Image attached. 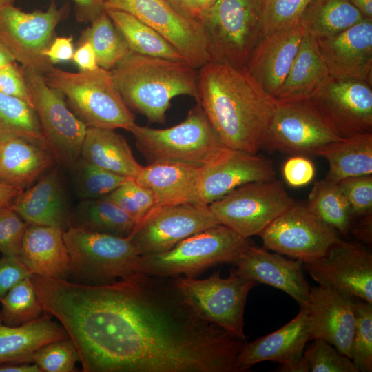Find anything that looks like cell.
<instances>
[{"instance_id":"4dcf8cb0","label":"cell","mask_w":372,"mask_h":372,"mask_svg":"<svg viewBox=\"0 0 372 372\" xmlns=\"http://www.w3.org/2000/svg\"><path fill=\"white\" fill-rule=\"evenodd\" d=\"M316 155L329 163L325 179L338 183L350 177L372 174V132L354 135L328 143Z\"/></svg>"},{"instance_id":"6da1fadb","label":"cell","mask_w":372,"mask_h":372,"mask_svg":"<svg viewBox=\"0 0 372 372\" xmlns=\"http://www.w3.org/2000/svg\"><path fill=\"white\" fill-rule=\"evenodd\" d=\"M196 100L225 147L251 154L264 147L276 100L245 67L204 64L198 69Z\"/></svg>"},{"instance_id":"603a6c76","label":"cell","mask_w":372,"mask_h":372,"mask_svg":"<svg viewBox=\"0 0 372 372\" xmlns=\"http://www.w3.org/2000/svg\"><path fill=\"white\" fill-rule=\"evenodd\" d=\"M309 341L308 314L304 306L281 328L251 342H245L237 357V366L242 372L256 364L273 361L281 364L280 371L290 372L302 356Z\"/></svg>"},{"instance_id":"cb8c5ba5","label":"cell","mask_w":372,"mask_h":372,"mask_svg":"<svg viewBox=\"0 0 372 372\" xmlns=\"http://www.w3.org/2000/svg\"><path fill=\"white\" fill-rule=\"evenodd\" d=\"M11 207L28 224L63 230L69 227L71 211L56 167L41 176L33 186L23 189Z\"/></svg>"},{"instance_id":"1f68e13d","label":"cell","mask_w":372,"mask_h":372,"mask_svg":"<svg viewBox=\"0 0 372 372\" xmlns=\"http://www.w3.org/2000/svg\"><path fill=\"white\" fill-rule=\"evenodd\" d=\"M136 225L131 216L105 198L83 200L71 211L69 222V227L120 237L128 236Z\"/></svg>"},{"instance_id":"f907efd6","label":"cell","mask_w":372,"mask_h":372,"mask_svg":"<svg viewBox=\"0 0 372 372\" xmlns=\"http://www.w3.org/2000/svg\"><path fill=\"white\" fill-rule=\"evenodd\" d=\"M74 50L72 36L55 37L43 54L51 64H56L72 61Z\"/></svg>"},{"instance_id":"7bdbcfd3","label":"cell","mask_w":372,"mask_h":372,"mask_svg":"<svg viewBox=\"0 0 372 372\" xmlns=\"http://www.w3.org/2000/svg\"><path fill=\"white\" fill-rule=\"evenodd\" d=\"M103 198L116 204L136 224L156 206L152 192L134 178L129 179Z\"/></svg>"},{"instance_id":"60d3db41","label":"cell","mask_w":372,"mask_h":372,"mask_svg":"<svg viewBox=\"0 0 372 372\" xmlns=\"http://www.w3.org/2000/svg\"><path fill=\"white\" fill-rule=\"evenodd\" d=\"M311 0H262L260 39L298 22Z\"/></svg>"},{"instance_id":"f546056e","label":"cell","mask_w":372,"mask_h":372,"mask_svg":"<svg viewBox=\"0 0 372 372\" xmlns=\"http://www.w3.org/2000/svg\"><path fill=\"white\" fill-rule=\"evenodd\" d=\"M81 157L107 171L134 179L143 167L125 138L111 129L87 127Z\"/></svg>"},{"instance_id":"c3c4849f","label":"cell","mask_w":372,"mask_h":372,"mask_svg":"<svg viewBox=\"0 0 372 372\" xmlns=\"http://www.w3.org/2000/svg\"><path fill=\"white\" fill-rule=\"evenodd\" d=\"M315 173L313 163L302 155L289 158L282 167L284 179L293 187L307 185L313 179Z\"/></svg>"},{"instance_id":"8992f818","label":"cell","mask_w":372,"mask_h":372,"mask_svg":"<svg viewBox=\"0 0 372 372\" xmlns=\"http://www.w3.org/2000/svg\"><path fill=\"white\" fill-rule=\"evenodd\" d=\"M262 0H216L201 12L209 61L245 67L260 39Z\"/></svg>"},{"instance_id":"277c9868","label":"cell","mask_w":372,"mask_h":372,"mask_svg":"<svg viewBox=\"0 0 372 372\" xmlns=\"http://www.w3.org/2000/svg\"><path fill=\"white\" fill-rule=\"evenodd\" d=\"M127 131L148 164L174 161L203 167L227 147L198 103L176 125L157 129L135 123Z\"/></svg>"},{"instance_id":"4fadbf2b","label":"cell","mask_w":372,"mask_h":372,"mask_svg":"<svg viewBox=\"0 0 372 372\" xmlns=\"http://www.w3.org/2000/svg\"><path fill=\"white\" fill-rule=\"evenodd\" d=\"M218 225L208 205L191 203L155 206L128 237L139 255L158 254Z\"/></svg>"},{"instance_id":"f5cc1de1","label":"cell","mask_w":372,"mask_h":372,"mask_svg":"<svg viewBox=\"0 0 372 372\" xmlns=\"http://www.w3.org/2000/svg\"><path fill=\"white\" fill-rule=\"evenodd\" d=\"M78 44V48L74 50L72 61L79 68V71H92L97 69L99 66L92 45L87 41Z\"/></svg>"},{"instance_id":"ba28073f","label":"cell","mask_w":372,"mask_h":372,"mask_svg":"<svg viewBox=\"0 0 372 372\" xmlns=\"http://www.w3.org/2000/svg\"><path fill=\"white\" fill-rule=\"evenodd\" d=\"M176 277L173 287L197 318L245 340L244 311L254 281L234 270L225 278L218 274L202 280Z\"/></svg>"},{"instance_id":"9c48e42d","label":"cell","mask_w":372,"mask_h":372,"mask_svg":"<svg viewBox=\"0 0 372 372\" xmlns=\"http://www.w3.org/2000/svg\"><path fill=\"white\" fill-rule=\"evenodd\" d=\"M68 7L52 1L45 10L24 12L14 4L0 7V42L16 62L43 74L52 68L44 56L55 37V30L66 17Z\"/></svg>"},{"instance_id":"836d02e7","label":"cell","mask_w":372,"mask_h":372,"mask_svg":"<svg viewBox=\"0 0 372 372\" xmlns=\"http://www.w3.org/2000/svg\"><path fill=\"white\" fill-rule=\"evenodd\" d=\"M132 52L184 61L178 52L160 34L125 12L105 10Z\"/></svg>"},{"instance_id":"484cf974","label":"cell","mask_w":372,"mask_h":372,"mask_svg":"<svg viewBox=\"0 0 372 372\" xmlns=\"http://www.w3.org/2000/svg\"><path fill=\"white\" fill-rule=\"evenodd\" d=\"M58 227L28 224L23 235L19 258L32 274L65 279L70 256Z\"/></svg>"},{"instance_id":"94428289","label":"cell","mask_w":372,"mask_h":372,"mask_svg":"<svg viewBox=\"0 0 372 372\" xmlns=\"http://www.w3.org/2000/svg\"><path fill=\"white\" fill-rule=\"evenodd\" d=\"M14 1L15 0H0V7L6 5L13 4Z\"/></svg>"},{"instance_id":"52a82bcc","label":"cell","mask_w":372,"mask_h":372,"mask_svg":"<svg viewBox=\"0 0 372 372\" xmlns=\"http://www.w3.org/2000/svg\"><path fill=\"white\" fill-rule=\"evenodd\" d=\"M63 238L70 256L68 276L81 280L79 283L107 284L139 274L141 255L128 236L69 227Z\"/></svg>"},{"instance_id":"d590c367","label":"cell","mask_w":372,"mask_h":372,"mask_svg":"<svg viewBox=\"0 0 372 372\" xmlns=\"http://www.w3.org/2000/svg\"><path fill=\"white\" fill-rule=\"evenodd\" d=\"M90 23L91 25L82 32L79 43L89 42L98 65L111 70L132 51L105 10Z\"/></svg>"},{"instance_id":"11a10c76","label":"cell","mask_w":372,"mask_h":372,"mask_svg":"<svg viewBox=\"0 0 372 372\" xmlns=\"http://www.w3.org/2000/svg\"><path fill=\"white\" fill-rule=\"evenodd\" d=\"M0 372H42L34 362H10L0 364Z\"/></svg>"},{"instance_id":"b9f144b4","label":"cell","mask_w":372,"mask_h":372,"mask_svg":"<svg viewBox=\"0 0 372 372\" xmlns=\"http://www.w3.org/2000/svg\"><path fill=\"white\" fill-rule=\"evenodd\" d=\"M79 361L78 349L70 337L43 345L32 356V362L45 372H73Z\"/></svg>"},{"instance_id":"83f0119b","label":"cell","mask_w":372,"mask_h":372,"mask_svg":"<svg viewBox=\"0 0 372 372\" xmlns=\"http://www.w3.org/2000/svg\"><path fill=\"white\" fill-rule=\"evenodd\" d=\"M68 337L63 327L52 321L46 312L19 326L6 325L0 317V364L32 362L33 354L39 347Z\"/></svg>"},{"instance_id":"ab89813d","label":"cell","mask_w":372,"mask_h":372,"mask_svg":"<svg viewBox=\"0 0 372 372\" xmlns=\"http://www.w3.org/2000/svg\"><path fill=\"white\" fill-rule=\"evenodd\" d=\"M355 327L351 360L358 372L372 371V303L361 299L355 303Z\"/></svg>"},{"instance_id":"4316f807","label":"cell","mask_w":372,"mask_h":372,"mask_svg":"<svg viewBox=\"0 0 372 372\" xmlns=\"http://www.w3.org/2000/svg\"><path fill=\"white\" fill-rule=\"evenodd\" d=\"M55 162L52 152L39 145L18 138L1 141L0 183L25 189Z\"/></svg>"},{"instance_id":"f1b7e54d","label":"cell","mask_w":372,"mask_h":372,"mask_svg":"<svg viewBox=\"0 0 372 372\" xmlns=\"http://www.w3.org/2000/svg\"><path fill=\"white\" fill-rule=\"evenodd\" d=\"M330 79L316 39L304 33L276 100L283 102L307 101Z\"/></svg>"},{"instance_id":"5b68a950","label":"cell","mask_w":372,"mask_h":372,"mask_svg":"<svg viewBox=\"0 0 372 372\" xmlns=\"http://www.w3.org/2000/svg\"><path fill=\"white\" fill-rule=\"evenodd\" d=\"M250 244L249 238L220 224L183 240L168 251L141 256L137 270L149 277L183 274L195 278L212 266L234 264Z\"/></svg>"},{"instance_id":"f35d334b","label":"cell","mask_w":372,"mask_h":372,"mask_svg":"<svg viewBox=\"0 0 372 372\" xmlns=\"http://www.w3.org/2000/svg\"><path fill=\"white\" fill-rule=\"evenodd\" d=\"M74 189L83 200L103 198L130 179L80 157L71 167Z\"/></svg>"},{"instance_id":"3957f363","label":"cell","mask_w":372,"mask_h":372,"mask_svg":"<svg viewBox=\"0 0 372 372\" xmlns=\"http://www.w3.org/2000/svg\"><path fill=\"white\" fill-rule=\"evenodd\" d=\"M48 85L60 92L74 114L87 126L127 130L135 116L124 102L110 70L71 72L53 67L44 74Z\"/></svg>"},{"instance_id":"91938a15","label":"cell","mask_w":372,"mask_h":372,"mask_svg":"<svg viewBox=\"0 0 372 372\" xmlns=\"http://www.w3.org/2000/svg\"><path fill=\"white\" fill-rule=\"evenodd\" d=\"M216 0H193L198 18L199 14L211 6Z\"/></svg>"},{"instance_id":"2e32d148","label":"cell","mask_w":372,"mask_h":372,"mask_svg":"<svg viewBox=\"0 0 372 372\" xmlns=\"http://www.w3.org/2000/svg\"><path fill=\"white\" fill-rule=\"evenodd\" d=\"M340 138L307 101L276 100L264 147L294 155H312Z\"/></svg>"},{"instance_id":"6125c7cd","label":"cell","mask_w":372,"mask_h":372,"mask_svg":"<svg viewBox=\"0 0 372 372\" xmlns=\"http://www.w3.org/2000/svg\"><path fill=\"white\" fill-rule=\"evenodd\" d=\"M1 140L0 139V147H1Z\"/></svg>"},{"instance_id":"e0dca14e","label":"cell","mask_w":372,"mask_h":372,"mask_svg":"<svg viewBox=\"0 0 372 372\" xmlns=\"http://www.w3.org/2000/svg\"><path fill=\"white\" fill-rule=\"evenodd\" d=\"M303 266L320 286L372 303V254L362 247L340 240Z\"/></svg>"},{"instance_id":"9a60e30c","label":"cell","mask_w":372,"mask_h":372,"mask_svg":"<svg viewBox=\"0 0 372 372\" xmlns=\"http://www.w3.org/2000/svg\"><path fill=\"white\" fill-rule=\"evenodd\" d=\"M372 84L331 78L307 101L340 137L372 132Z\"/></svg>"},{"instance_id":"d6986e66","label":"cell","mask_w":372,"mask_h":372,"mask_svg":"<svg viewBox=\"0 0 372 372\" xmlns=\"http://www.w3.org/2000/svg\"><path fill=\"white\" fill-rule=\"evenodd\" d=\"M355 298L330 287H311L306 307L310 340L322 339L351 359Z\"/></svg>"},{"instance_id":"7a4b0ae2","label":"cell","mask_w":372,"mask_h":372,"mask_svg":"<svg viewBox=\"0 0 372 372\" xmlns=\"http://www.w3.org/2000/svg\"><path fill=\"white\" fill-rule=\"evenodd\" d=\"M110 72L127 107L150 123H165L174 97L197 96L198 69L185 61L132 52Z\"/></svg>"},{"instance_id":"ee69618b","label":"cell","mask_w":372,"mask_h":372,"mask_svg":"<svg viewBox=\"0 0 372 372\" xmlns=\"http://www.w3.org/2000/svg\"><path fill=\"white\" fill-rule=\"evenodd\" d=\"M304 349L311 372H358L352 360L339 352L332 344L322 339Z\"/></svg>"},{"instance_id":"8fae6325","label":"cell","mask_w":372,"mask_h":372,"mask_svg":"<svg viewBox=\"0 0 372 372\" xmlns=\"http://www.w3.org/2000/svg\"><path fill=\"white\" fill-rule=\"evenodd\" d=\"M23 72L48 148L56 162L71 169L81 157L87 126L69 108L64 96L48 85L43 74L25 68Z\"/></svg>"},{"instance_id":"7dc6e473","label":"cell","mask_w":372,"mask_h":372,"mask_svg":"<svg viewBox=\"0 0 372 372\" xmlns=\"http://www.w3.org/2000/svg\"><path fill=\"white\" fill-rule=\"evenodd\" d=\"M0 92L22 99L32 107L23 68L16 61L0 68Z\"/></svg>"},{"instance_id":"816d5d0a","label":"cell","mask_w":372,"mask_h":372,"mask_svg":"<svg viewBox=\"0 0 372 372\" xmlns=\"http://www.w3.org/2000/svg\"><path fill=\"white\" fill-rule=\"evenodd\" d=\"M76 19L79 22L90 23L105 11V0H72Z\"/></svg>"},{"instance_id":"ac0fdd59","label":"cell","mask_w":372,"mask_h":372,"mask_svg":"<svg viewBox=\"0 0 372 372\" xmlns=\"http://www.w3.org/2000/svg\"><path fill=\"white\" fill-rule=\"evenodd\" d=\"M273 179L276 171L270 160L226 147L202 167L196 203L209 205L243 185Z\"/></svg>"},{"instance_id":"e575fe53","label":"cell","mask_w":372,"mask_h":372,"mask_svg":"<svg viewBox=\"0 0 372 372\" xmlns=\"http://www.w3.org/2000/svg\"><path fill=\"white\" fill-rule=\"evenodd\" d=\"M12 138H22L48 148L33 107L22 99L0 92V139Z\"/></svg>"},{"instance_id":"ffe728a7","label":"cell","mask_w":372,"mask_h":372,"mask_svg":"<svg viewBox=\"0 0 372 372\" xmlns=\"http://www.w3.org/2000/svg\"><path fill=\"white\" fill-rule=\"evenodd\" d=\"M316 40L331 78L372 84V19L364 18L343 32Z\"/></svg>"},{"instance_id":"74e56055","label":"cell","mask_w":372,"mask_h":372,"mask_svg":"<svg viewBox=\"0 0 372 372\" xmlns=\"http://www.w3.org/2000/svg\"><path fill=\"white\" fill-rule=\"evenodd\" d=\"M31 276L21 280L0 299L2 305L0 317L5 324L22 325L39 318L45 313Z\"/></svg>"},{"instance_id":"680465c9","label":"cell","mask_w":372,"mask_h":372,"mask_svg":"<svg viewBox=\"0 0 372 372\" xmlns=\"http://www.w3.org/2000/svg\"><path fill=\"white\" fill-rule=\"evenodd\" d=\"M15 60L8 50L0 42V68L14 62Z\"/></svg>"},{"instance_id":"d4e9b609","label":"cell","mask_w":372,"mask_h":372,"mask_svg":"<svg viewBox=\"0 0 372 372\" xmlns=\"http://www.w3.org/2000/svg\"><path fill=\"white\" fill-rule=\"evenodd\" d=\"M202 167L180 162H155L143 166L134 180L152 192L156 206L196 203Z\"/></svg>"},{"instance_id":"5bb4252c","label":"cell","mask_w":372,"mask_h":372,"mask_svg":"<svg viewBox=\"0 0 372 372\" xmlns=\"http://www.w3.org/2000/svg\"><path fill=\"white\" fill-rule=\"evenodd\" d=\"M258 236L267 249L303 262L323 256L341 240L338 231L307 205L296 204L277 217Z\"/></svg>"},{"instance_id":"30bf717a","label":"cell","mask_w":372,"mask_h":372,"mask_svg":"<svg viewBox=\"0 0 372 372\" xmlns=\"http://www.w3.org/2000/svg\"><path fill=\"white\" fill-rule=\"evenodd\" d=\"M293 204L283 183L273 179L243 185L208 207L220 224L249 238Z\"/></svg>"},{"instance_id":"db71d44e","label":"cell","mask_w":372,"mask_h":372,"mask_svg":"<svg viewBox=\"0 0 372 372\" xmlns=\"http://www.w3.org/2000/svg\"><path fill=\"white\" fill-rule=\"evenodd\" d=\"M183 15L198 20L193 0H165Z\"/></svg>"},{"instance_id":"44dd1931","label":"cell","mask_w":372,"mask_h":372,"mask_svg":"<svg viewBox=\"0 0 372 372\" xmlns=\"http://www.w3.org/2000/svg\"><path fill=\"white\" fill-rule=\"evenodd\" d=\"M234 265L238 275L283 291L300 307L308 304L311 287L304 274L302 261L287 259L251 243Z\"/></svg>"},{"instance_id":"9f6ffc18","label":"cell","mask_w":372,"mask_h":372,"mask_svg":"<svg viewBox=\"0 0 372 372\" xmlns=\"http://www.w3.org/2000/svg\"><path fill=\"white\" fill-rule=\"evenodd\" d=\"M23 189L0 183V205L10 206Z\"/></svg>"},{"instance_id":"6f0895ef","label":"cell","mask_w":372,"mask_h":372,"mask_svg":"<svg viewBox=\"0 0 372 372\" xmlns=\"http://www.w3.org/2000/svg\"><path fill=\"white\" fill-rule=\"evenodd\" d=\"M363 15L372 19V0H348Z\"/></svg>"},{"instance_id":"7402d4cb","label":"cell","mask_w":372,"mask_h":372,"mask_svg":"<svg viewBox=\"0 0 372 372\" xmlns=\"http://www.w3.org/2000/svg\"><path fill=\"white\" fill-rule=\"evenodd\" d=\"M304 35L300 22L271 33L260 39L245 65L249 74L275 99Z\"/></svg>"},{"instance_id":"7c38bea8","label":"cell","mask_w":372,"mask_h":372,"mask_svg":"<svg viewBox=\"0 0 372 372\" xmlns=\"http://www.w3.org/2000/svg\"><path fill=\"white\" fill-rule=\"evenodd\" d=\"M104 8L125 12L151 27L192 68L198 69L209 61L200 21L183 15L165 0H105Z\"/></svg>"},{"instance_id":"bcb514c9","label":"cell","mask_w":372,"mask_h":372,"mask_svg":"<svg viewBox=\"0 0 372 372\" xmlns=\"http://www.w3.org/2000/svg\"><path fill=\"white\" fill-rule=\"evenodd\" d=\"M28 225L11 205H0V252L3 255H19Z\"/></svg>"},{"instance_id":"d6a6232c","label":"cell","mask_w":372,"mask_h":372,"mask_svg":"<svg viewBox=\"0 0 372 372\" xmlns=\"http://www.w3.org/2000/svg\"><path fill=\"white\" fill-rule=\"evenodd\" d=\"M364 19L348 0H311L300 23L305 34L318 39L343 32Z\"/></svg>"},{"instance_id":"681fc988","label":"cell","mask_w":372,"mask_h":372,"mask_svg":"<svg viewBox=\"0 0 372 372\" xmlns=\"http://www.w3.org/2000/svg\"><path fill=\"white\" fill-rule=\"evenodd\" d=\"M32 275L18 256H6L0 258V299L21 280Z\"/></svg>"},{"instance_id":"f6af8a7d","label":"cell","mask_w":372,"mask_h":372,"mask_svg":"<svg viewBox=\"0 0 372 372\" xmlns=\"http://www.w3.org/2000/svg\"><path fill=\"white\" fill-rule=\"evenodd\" d=\"M337 183L347 199L352 216L371 215V175L347 178Z\"/></svg>"},{"instance_id":"8d00e7d4","label":"cell","mask_w":372,"mask_h":372,"mask_svg":"<svg viewBox=\"0 0 372 372\" xmlns=\"http://www.w3.org/2000/svg\"><path fill=\"white\" fill-rule=\"evenodd\" d=\"M307 207L335 231L344 235L350 231L353 216L338 183L325 178L316 181Z\"/></svg>"}]
</instances>
